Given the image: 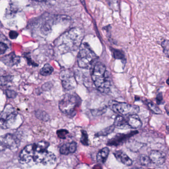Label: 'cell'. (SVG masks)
Listing matches in <instances>:
<instances>
[{
	"label": "cell",
	"mask_w": 169,
	"mask_h": 169,
	"mask_svg": "<svg viewBox=\"0 0 169 169\" xmlns=\"http://www.w3.org/2000/svg\"><path fill=\"white\" fill-rule=\"evenodd\" d=\"M49 146V143L43 141L27 145L19 154V162L21 164L31 166L53 164L55 163L56 157L48 150Z\"/></svg>",
	"instance_id": "obj_1"
},
{
	"label": "cell",
	"mask_w": 169,
	"mask_h": 169,
	"mask_svg": "<svg viewBox=\"0 0 169 169\" xmlns=\"http://www.w3.org/2000/svg\"><path fill=\"white\" fill-rule=\"evenodd\" d=\"M92 66L91 76L95 87L101 93H108L111 89V84L106 66L99 62Z\"/></svg>",
	"instance_id": "obj_2"
},
{
	"label": "cell",
	"mask_w": 169,
	"mask_h": 169,
	"mask_svg": "<svg viewBox=\"0 0 169 169\" xmlns=\"http://www.w3.org/2000/svg\"><path fill=\"white\" fill-rule=\"evenodd\" d=\"M83 36L81 29L74 28L71 29L61 36L58 40V46L68 50L77 49L81 45Z\"/></svg>",
	"instance_id": "obj_3"
},
{
	"label": "cell",
	"mask_w": 169,
	"mask_h": 169,
	"mask_svg": "<svg viewBox=\"0 0 169 169\" xmlns=\"http://www.w3.org/2000/svg\"><path fill=\"white\" fill-rule=\"evenodd\" d=\"M81 102V98L76 94H66L59 102L58 107L63 114L73 118L76 116Z\"/></svg>",
	"instance_id": "obj_4"
},
{
	"label": "cell",
	"mask_w": 169,
	"mask_h": 169,
	"mask_svg": "<svg viewBox=\"0 0 169 169\" xmlns=\"http://www.w3.org/2000/svg\"><path fill=\"white\" fill-rule=\"evenodd\" d=\"M97 56L86 43H82L79 47V51L77 56L78 66L82 68H88L93 65Z\"/></svg>",
	"instance_id": "obj_5"
},
{
	"label": "cell",
	"mask_w": 169,
	"mask_h": 169,
	"mask_svg": "<svg viewBox=\"0 0 169 169\" xmlns=\"http://www.w3.org/2000/svg\"><path fill=\"white\" fill-rule=\"evenodd\" d=\"M109 107L114 112L123 116L137 114L139 111V107L137 105L115 100H111L109 102Z\"/></svg>",
	"instance_id": "obj_6"
},
{
	"label": "cell",
	"mask_w": 169,
	"mask_h": 169,
	"mask_svg": "<svg viewBox=\"0 0 169 169\" xmlns=\"http://www.w3.org/2000/svg\"><path fill=\"white\" fill-rule=\"evenodd\" d=\"M18 113L11 105H6L1 114L0 125L3 129L10 128L15 122Z\"/></svg>",
	"instance_id": "obj_7"
},
{
	"label": "cell",
	"mask_w": 169,
	"mask_h": 169,
	"mask_svg": "<svg viewBox=\"0 0 169 169\" xmlns=\"http://www.w3.org/2000/svg\"><path fill=\"white\" fill-rule=\"evenodd\" d=\"M20 142V139L16 134L8 133L1 137V149L2 150L5 149H9L12 151L17 150Z\"/></svg>",
	"instance_id": "obj_8"
},
{
	"label": "cell",
	"mask_w": 169,
	"mask_h": 169,
	"mask_svg": "<svg viewBox=\"0 0 169 169\" xmlns=\"http://www.w3.org/2000/svg\"><path fill=\"white\" fill-rule=\"evenodd\" d=\"M138 131L137 130L130 131L126 133H118L112 138L108 140L107 145L110 146H118L126 142L130 138L134 135L138 134Z\"/></svg>",
	"instance_id": "obj_9"
},
{
	"label": "cell",
	"mask_w": 169,
	"mask_h": 169,
	"mask_svg": "<svg viewBox=\"0 0 169 169\" xmlns=\"http://www.w3.org/2000/svg\"><path fill=\"white\" fill-rule=\"evenodd\" d=\"M60 78L63 86L66 90H72L76 86L77 83L76 78L68 70L62 71L60 74Z\"/></svg>",
	"instance_id": "obj_10"
},
{
	"label": "cell",
	"mask_w": 169,
	"mask_h": 169,
	"mask_svg": "<svg viewBox=\"0 0 169 169\" xmlns=\"http://www.w3.org/2000/svg\"><path fill=\"white\" fill-rule=\"evenodd\" d=\"M149 157L152 163L157 166L163 164L166 161L165 154L159 150H152L150 151Z\"/></svg>",
	"instance_id": "obj_11"
},
{
	"label": "cell",
	"mask_w": 169,
	"mask_h": 169,
	"mask_svg": "<svg viewBox=\"0 0 169 169\" xmlns=\"http://www.w3.org/2000/svg\"><path fill=\"white\" fill-rule=\"evenodd\" d=\"M1 61L6 66H13L19 63L21 58L16 55L14 53H11L2 57Z\"/></svg>",
	"instance_id": "obj_12"
},
{
	"label": "cell",
	"mask_w": 169,
	"mask_h": 169,
	"mask_svg": "<svg viewBox=\"0 0 169 169\" xmlns=\"http://www.w3.org/2000/svg\"><path fill=\"white\" fill-rule=\"evenodd\" d=\"M114 155L118 161L126 166H131L133 164V160L126 153L122 150L116 151L114 152Z\"/></svg>",
	"instance_id": "obj_13"
},
{
	"label": "cell",
	"mask_w": 169,
	"mask_h": 169,
	"mask_svg": "<svg viewBox=\"0 0 169 169\" xmlns=\"http://www.w3.org/2000/svg\"><path fill=\"white\" fill-rule=\"evenodd\" d=\"M127 121L130 128L137 130L140 128L142 126V122L137 114H131L128 115Z\"/></svg>",
	"instance_id": "obj_14"
},
{
	"label": "cell",
	"mask_w": 169,
	"mask_h": 169,
	"mask_svg": "<svg viewBox=\"0 0 169 169\" xmlns=\"http://www.w3.org/2000/svg\"><path fill=\"white\" fill-rule=\"evenodd\" d=\"M77 148V143L74 141L68 142L63 144L60 147V152L63 155H68L76 152Z\"/></svg>",
	"instance_id": "obj_15"
},
{
	"label": "cell",
	"mask_w": 169,
	"mask_h": 169,
	"mask_svg": "<svg viewBox=\"0 0 169 169\" xmlns=\"http://www.w3.org/2000/svg\"><path fill=\"white\" fill-rule=\"evenodd\" d=\"M113 125L115 126L116 128L121 129L130 128L127 120L125 119L123 116L120 115L116 117Z\"/></svg>",
	"instance_id": "obj_16"
},
{
	"label": "cell",
	"mask_w": 169,
	"mask_h": 169,
	"mask_svg": "<svg viewBox=\"0 0 169 169\" xmlns=\"http://www.w3.org/2000/svg\"><path fill=\"white\" fill-rule=\"evenodd\" d=\"M110 150L108 147L101 149L97 154V161L98 163L104 164L105 163L109 156Z\"/></svg>",
	"instance_id": "obj_17"
},
{
	"label": "cell",
	"mask_w": 169,
	"mask_h": 169,
	"mask_svg": "<svg viewBox=\"0 0 169 169\" xmlns=\"http://www.w3.org/2000/svg\"><path fill=\"white\" fill-rule=\"evenodd\" d=\"M126 145L128 148L133 152H138L143 146L140 142L129 140L126 142Z\"/></svg>",
	"instance_id": "obj_18"
},
{
	"label": "cell",
	"mask_w": 169,
	"mask_h": 169,
	"mask_svg": "<svg viewBox=\"0 0 169 169\" xmlns=\"http://www.w3.org/2000/svg\"><path fill=\"white\" fill-rule=\"evenodd\" d=\"M54 71V68L49 63H46L40 71V73L42 76H50Z\"/></svg>",
	"instance_id": "obj_19"
},
{
	"label": "cell",
	"mask_w": 169,
	"mask_h": 169,
	"mask_svg": "<svg viewBox=\"0 0 169 169\" xmlns=\"http://www.w3.org/2000/svg\"><path fill=\"white\" fill-rule=\"evenodd\" d=\"M145 104L150 110L156 114H161L162 113L161 110L155 103L152 102L150 100H147L145 101Z\"/></svg>",
	"instance_id": "obj_20"
},
{
	"label": "cell",
	"mask_w": 169,
	"mask_h": 169,
	"mask_svg": "<svg viewBox=\"0 0 169 169\" xmlns=\"http://www.w3.org/2000/svg\"><path fill=\"white\" fill-rule=\"evenodd\" d=\"M138 162L142 166H148L152 163L149 157L145 154H141L138 159Z\"/></svg>",
	"instance_id": "obj_21"
},
{
	"label": "cell",
	"mask_w": 169,
	"mask_h": 169,
	"mask_svg": "<svg viewBox=\"0 0 169 169\" xmlns=\"http://www.w3.org/2000/svg\"><path fill=\"white\" fill-rule=\"evenodd\" d=\"M112 51L114 58L125 61L126 58H125V53L123 52V51L112 48Z\"/></svg>",
	"instance_id": "obj_22"
},
{
	"label": "cell",
	"mask_w": 169,
	"mask_h": 169,
	"mask_svg": "<svg viewBox=\"0 0 169 169\" xmlns=\"http://www.w3.org/2000/svg\"><path fill=\"white\" fill-rule=\"evenodd\" d=\"M115 128L116 127L114 125H112L111 126H108L107 128H105L104 130L97 133L96 134V136H104L108 135H109V134H110L112 132H113Z\"/></svg>",
	"instance_id": "obj_23"
},
{
	"label": "cell",
	"mask_w": 169,
	"mask_h": 169,
	"mask_svg": "<svg viewBox=\"0 0 169 169\" xmlns=\"http://www.w3.org/2000/svg\"><path fill=\"white\" fill-rule=\"evenodd\" d=\"M35 116L38 119L44 121L49 120V118H50L49 115L46 113L44 111H40V110H38L36 112Z\"/></svg>",
	"instance_id": "obj_24"
},
{
	"label": "cell",
	"mask_w": 169,
	"mask_h": 169,
	"mask_svg": "<svg viewBox=\"0 0 169 169\" xmlns=\"http://www.w3.org/2000/svg\"><path fill=\"white\" fill-rule=\"evenodd\" d=\"M81 142L83 145H88V136L87 132L86 130H81Z\"/></svg>",
	"instance_id": "obj_25"
},
{
	"label": "cell",
	"mask_w": 169,
	"mask_h": 169,
	"mask_svg": "<svg viewBox=\"0 0 169 169\" xmlns=\"http://www.w3.org/2000/svg\"><path fill=\"white\" fill-rule=\"evenodd\" d=\"M161 46L163 48V52L165 55L169 58V41L164 40L161 43Z\"/></svg>",
	"instance_id": "obj_26"
},
{
	"label": "cell",
	"mask_w": 169,
	"mask_h": 169,
	"mask_svg": "<svg viewBox=\"0 0 169 169\" xmlns=\"http://www.w3.org/2000/svg\"><path fill=\"white\" fill-rule=\"evenodd\" d=\"M68 133H69L67 130L63 129L58 130L57 131V135L58 136V138L61 139H66Z\"/></svg>",
	"instance_id": "obj_27"
},
{
	"label": "cell",
	"mask_w": 169,
	"mask_h": 169,
	"mask_svg": "<svg viewBox=\"0 0 169 169\" xmlns=\"http://www.w3.org/2000/svg\"><path fill=\"white\" fill-rule=\"evenodd\" d=\"M110 8L114 10L118 9V0H106Z\"/></svg>",
	"instance_id": "obj_28"
},
{
	"label": "cell",
	"mask_w": 169,
	"mask_h": 169,
	"mask_svg": "<svg viewBox=\"0 0 169 169\" xmlns=\"http://www.w3.org/2000/svg\"><path fill=\"white\" fill-rule=\"evenodd\" d=\"M12 80V76H2L1 78V85H5L8 83L9 82H11Z\"/></svg>",
	"instance_id": "obj_29"
},
{
	"label": "cell",
	"mask_w": 169,
	"mask_h": 169,
	"mask_svg": "<svg viewBox=\"0 0 169 169\" xmlns=\"http://www.w3.org/2000/svg\"><path fill=\"white\" fill-rule=\"evenodd\" d=\"M16 10H17V8H16V7L13 5H11L10 6H9V8L7 9V11L6 12L7 16H13V14L16 13V11H17Z\"/></svg>",
	"instance_id": "obj_30"
},
{
	"label": "cell",
	"mask_w": 169,
	"mask_h": 169,
	"mask_svg": "<svg viewBox=\"0 0 169 169\" xmlns=\"http://www.w3.org/2000/svg\"><path fill=\"white\" fill-rule=\"evenodd\" d=\"M156 100L157 104L158 105L161 104L163 102V95H162V93L161 92L158 93L157 94Z\"/></svg>",
	"instance_id": "obj_31"
},
{
	"label": "cell",
	"mask_w": 169,
	"mask_h": 169,
	"mask_svg": "<svg viewBox=\"0 0 169 169\" xmlns=\"http://www.w3.org/2000/svg\"><path fill=\"white\" fill-rule=\"evenodd\" d=\"M7 49H8L7 45L5 44V43H3L2 42H1V44H0V52H1V54L3 55V54H4L5 52L7 50Z\"/></svg>",
	"instance_id": "obj_32"
},
{
	"label": "cell",
	"mask_w": 169,
	"mask_h": 169,
	"mask_svg": "<svg viewBox=\"0 0 169 169\" xmlns=\"http://www.w3.org/2000/svg\"><path fill=\"white\" fill-rule=\"evenodd\" d=\"M6 94L9 98H14L16 96V93L13 90H6Z\"/></svg>",
	"instance_id": "obj_33"
},
{
	"label": "cell",
	"mask_w": 169,
	"mask_h": 169,
	"mask_svg": "<svg viewBox=\"0 0 169 169\" xmlns=\"http://www.w3.org/2000/svg\"><path fill=\"white\" fill-rule=\"evenodd\" d=\"M19 35L18 32L14 31H11L9 33V36L11 39H14L17 38Z\"/></svg>",
	"instance_id": "obj_34"
},
{
	"label": "cell",
	"mask_w": 169,
	"mask_h": 169,
	"mask_svg": "<svg viewBox=\"0 0 169 169\" xmlns=\"http://www.w3.org/2000/svg\"><path fill=\"white\" fill-rule=\"evenodd\" d=\"M166 82H167L168 85L169 86V78H168L167 80L166 81Z\"/></svg>",
	"instance_id": "obj_35"
},
{
	"label": "cell",
	"mask_w": 169,
	"mask_h": 169,
	"mask_svg": "<svg viewBox=\"0 0 169 169\" xmlns=\"http://www.w3.org/2000/svg\"><path fill=\"white\" fill-rule=\"evenodd\" d=\"M34 1H37V2H42V0H32Z\"/></svg>",
	"instance_id": "obj_36"
},
{
	"label": "cell",
	"mask_w": 169,
	"mask_h": 169,
	"mask_svg": "<svg viewBox=\"0 0 169 169\" xmlns=\"http://www.w3.org/2000/svg\"><path fill=\"white\" fill-rule=\"evenodd\" d=\"M167 130L168 131V132L169 133V126H167Z\"/></svg>",
	"instance_id": "obj_37"
},
{
	"label": "cell",
	"mask_w": 169,
	"mask_h": 169,
	"mask_svg": "<svg viewBox=\"0 0 169 169\" xmlns=\"http://www.w3.org/2000/svg\"><path fill=\"white\" fill-rule=\"evenodd\" d=\"M50 1V0H42V1Z\"/></svg>",
	"instance_id": "obj_38"
}]
</instances>
